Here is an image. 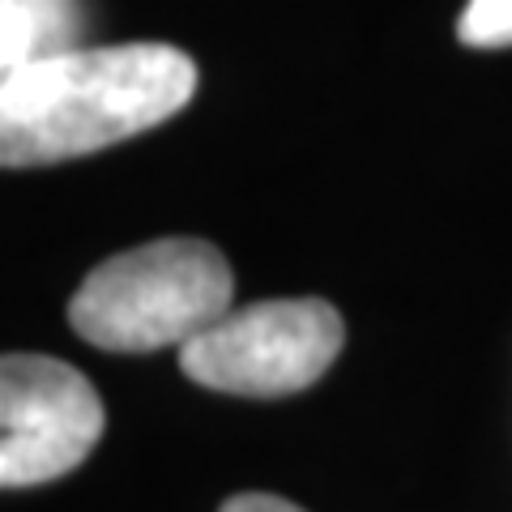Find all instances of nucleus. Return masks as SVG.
<instances>
[{
  "instance_id": "obj_1",
  "label": "nucleus",
  "mask_w": 512,
  "mask_h": 512,
  "mask_svg": "<svg viewBox=\"0 0 512 512\" xmlns=\"http://www.w3.org/2000/svg\"><path fill=\"white\" fill-rule=\"evenodd\" d=\"M197 94V64L171 43L73 47L5 73L0 163L43 167L107 150L171 120Z\"/></svg>"
},
{
  "instance_id": "obj_2",
  "label": "nucleus",
  "mask_w": 512,
  "mask_h": 512,
  "mask_svg": "<svg viewBox=\"0 0 512 512\" xmlns=\"http://www.w3.org/2000/svg\"><path fill=\"white\" fill-rule=\"evenodd\" d=\"M231 265L205 239H154L94 269L69 303V325L90 346L146 355L201 338L231 312Z\"/></svg>"
},
{
  "instance_id": "obj_3",
  "label": "nucleus",
  "mask_w": 512,
  "mask_h": 512,
  "mask_svg": "<svg viewBox=\"0 0 512 512\" xmlns=\"http://www.w3.org/2000/svg\"><path fill=\"white\" fill-rule=\"evenodd\" d=\"M346 325L325 299H261L231 308L180 346V372L231 397H291L333 367Z\"/></svg>"
},
{
  "instance_id": "obj_4",
  "label": "nucleus",
  "mask_w": 512,
  "mask_h": 512,
  "mask_svg": "<svg viewBox=\"0 0 512 512\" xmlns=\"http://www.w3.org/2000/svg\"><path fill=\"white\" fill-rule=\"evenodd\" d=\"M94 384L52 355H5L0 363V483L39 487L77 470L103 436Z\"/></svg>"
},
{
  "instance_id": "obj_5",
  "label": "nucleus",
  "mask_w": 512,
  "mask_h": 512,
  "mask_svg": "<svg viewBox=\"0 0 512 512\" xmlns=\"http://www.w3.org/2000/svg\"><path fill=\"white\" fill-rule=\"evenodd\" d=\"M77 30V0H0V64L5 73H18L35 60L73 52Z\"/></svg>"
},
{
  "instance_id": "obj_6",
  "label": "nucleus",
  "mask_w": 512,
  "mask_h": 512,
  "mask_svg": "<svg viewBox=\"0 0 512 512\" xmlns=\"http://www.w3.org/2000/svg\"><path fill=\"white\" fill-rule=\"evenodd\" d=\"M466 47H512V0H470L457 18Z\"/></svg>"
},
{
  "instance_id": "obj_7",
  "label": "nucleus",
  "mask_w": 512,
  "mask_h": 512,
  "mask_svg": "<svg viewBox=\"0 0 512 512\" xmlns=\"http://www.w3.org/2000/svg\"><path fill=\"white\" fill-rule=\"evenodd\" d=\"M218 512H303L299 504L282 500V495H265V491H248V495H231Z\"/></svg>"
}]
</instances>
